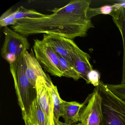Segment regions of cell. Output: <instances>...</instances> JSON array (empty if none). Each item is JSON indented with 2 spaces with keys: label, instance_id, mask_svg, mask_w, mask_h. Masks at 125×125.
<instances>
[{
  "label": "cell",
  "instance_id": "obj_21",
  "mask_svg": "<svg viewBox=\"0 0 125 125\" xmlns=\"http://www.w3.org/2000/svg\"><path fill=\"white\" fill-rule=\"evenodd\" d=\"M115 2L113 4L115 8V12L119 10L125 9V0H118Z\"/></svg>",
  "mask_w": 125,
  "mask_h": 125
},
{
  "label": "cell",
  "instance_id": "obj_8",
  "mask_svg": "<svg viewBox=\"0 0 125 125\" xmlns=\"http://www.w3.org/2000/svg\"><path fill=\"white\" fill-rule=\"evenodd\" d=\"M71 43L72 53L75 69L81 78L84 80L87 84H89L88 74L94 69L93 66L90 63V55L82 50L73 40L71 39Z\"/></svg>",
  "mask_w": 125,
  "mask_h": 125
},
{
  "label": "cell",
  "instance_id": "obj_16",
  "mask_svg": "<svg viewBox=\"0 0 125 125\" xmlns=\"http://www.w3.org/2000/svg\"><path fill=\"white\" fill-rule=\"evenodd\" d=\"M33 9H27L21 6L13 11V16L17 20L26 19L43 18L47 16Z\"/></svg>",
  "mask_w": 125,
  "mask_h": 125
},
{
  "label": "cell",
  "instance_id": "obj_7",
  "mask_svg": "<svg viewBox=\"0 0 125 125\" xmlns=\"http://www.w3.org/2000/svg\"><path fill=\"white\" fill-rule=\"evenodd\" d=\"M42 40L55 52L58 53L74 66L72 53L71 39L54 34H43Z\"/></svg>",
  "mask_w": 125,
  "mask_h": 125
},
{
  "label": "cell",
  "instance_id": "obj_10",
  "mask_svg": "<svg viewBox=\"0 0 125 125\" xmlns=\"http://www.w3.org/2000/svg\"><path fill=\"white\" fill-rule=\"evenodd\" d=\"M86 101L80 104L76 101L67 102L63 100L61 108V117L65 123L69 125L74 124L80 121V114L85 106Z\"/></svg>",
  "mask_w": 125,
  "mask_h": 125
},
{
  "label": "cell",
  "instance_id": "obj_2",
  "mask_svg": "<svg viewBox=\"0 0 125 125\" xmlns=\"http://www.w3.org/2000/svg\"><path fill=\"white\" fill-rule=\"evenodd\" d=\"M24 52L25 51L19 55L15 61L9 63L22 116L27 113L36 97L35 88L31 84L26 76L27 64Z\"/></svg>",
  "mask_w": 125,
  "mask_h": 125
},
{
  "label": "cell",
  "instance_id": "obj_6",
  "mask_svg": "<svg viewBox=\"0 0 125 125\" xmlns=\"http://www.w3.org/2000/svg\"><path fill=\"white\" fill-rule=\"evenodd\" d=\"M87 105L81 112L82 125H100L103 118L102 99L98 86L86 99Z\"/></svg>",
  "mask_w": 125,
  "mask_h": 125
},
{
  "label": "cell",
  "instance_id": "obj_13",
  "mask_svg": "<svg viewBox=\"0 0 125 125\" xmlns=\"http://www.w3.org/2000/svg\"><path fill=\"white\" fill-rule=\"evenodd\" d=\"M122 36L123 46V71L121 84H125V9L113 12L110 15Z\"/></svg>",
  "mask_w": 125,
  "mask_h": 125
},
{
  "label": "cell",
  "instance_id": "obj_14",
  "mask_svg": "<svg viewBox=\"0 0 125 125\" xmlns=\"http://www.w3.org/2000/svg\"><path fill=\"white\" fill-rule=\"evenodd\" d=\"M102 99L103 118L100 125H122L115 110L106 101Z\"/></svg>",
  "mask_w": 125,
  "mask_h": 125
},
{
  "label": "cell",
  "instance_id": "obj_9",
  "mask_svg": "<svg viewBox=\"0 0 125 125\" xmlns=\"http://www.w3.org/2000/svg\"><path fill=\"white\" fill-rule=\"evenodd\" d=\"M98 87L102 99L106 101L117 113L121 125H125V101L114 95L101 80Z\"/></svg>",
  "mask_w": 125,
  "mask_h": 125
},
{
  "label": "cell",
  "instance_id": "obj_17",
  "mask_svg": "<svg viewBox=\"0 0 125 125\" xmlns=\"http://www.w3.org/2000/svg\"><path fill=\"white\" fill-rule=\"evenodd\" d=\"M52 96L54 107V121H59L61 117V108L63 100L60 98L57 86L53 83L51 84Z\"/></svg>",
  "mask_w": 125,
  "mask_h": 125
},
{
  "label": "cell",
  "instance_id": "obj_20",
  "mask_svg": "<svg viewBox=\"0 0 125 125\" xmlns=\"http://www.w3.org/2000/svg\"><path fill=\"white\" fill-rule=\"evenodd\" d=\"M89 84L96 87L98 86L100 82V75L99 72L96 70H92L89 72L87 76Z\"/></svg>",
  "mask_w": 125,
  "mask_h": 125
},
{
  "label": "cell",
  "instance_id": "obj_3",
  "mask_svg": "<svg viewBox=\"0 0 125 125\" xmlns=\"http://www.w3.org/2000/svg\"><path fill=\"white\" fill-rule=\"evenodd\" d=\"M3 32L5 40L1 49V55L9 63L15 61L23 52L30 49V44L26 36L8 27L4 28Z\"/></svg>",
  "mask_w": 125,
  "mask_h": 125
},
{
  "label": "cell",
  "instance_id": "obj_1",
  "mask_svg": "<svg viewBox=\"0 0 125 125\" xmlns=\"http://www.w3.org/2000/svg\"><path fill=\"white\" fill-rule=\"evenodd\" d=\"M91 2L90 0H72L62 8L52 9V13L45 17L19 20L11 28L26 37L41 33L72 40L85 37L88 30L94 28L87 16Z\"/></svg>",
  "mask_w": 125,
  "mask_h": 125
},
{
  "label": "cell",
  "instance_id": "obj_18",
  "mask_svg": "<svg viewBox=\"0 0 125 125\" xmlns=\"http://www.w3.org/2000/svg\"><path fill=\"white\" fill-rule=\"evenodd\" d=\"M115 12V8L113 5H106L99 8H91L90 7L87 12V16L91 20L95 16L100 14L111 15Z\"/></svg>",
  "mask_w": 125,
  "mask_h": 125
},
{
  "label": "cell",
  "instance_id": "obj_19",
  "mask_svg": "<svg viewBox=\"0 0 125 125\" xmlns=\"http://www.w3.org/2000/svg\"><path fill=\"white\" fill-rule=\"evenodd\" d=\"M13 11L12 8H10L4 12L0 17V27H5L9 25L15 24L17 20L15 19L13 16Z\"/></svg>",
  "mask_w": 125,
  "mask_h": 125
},
{
  "label": "cell",
  "instance_id": "obj_4",
  "mask_svg": "<svg viewBox=\"0 0 125 125\" xmlns=\"http://www.w3.org/2000/svg\"><path fill=\"white\" fill-rule=\"evenodd\" d=\"M34 41V55L41 65L52 76L60 77L63 76L56 52L43 40L36 39Z\"/></svg>",
  "mask_w": 125,
  "mask_h": 125
},
{
  "label": "cell",
  "instance_id": "obj_12",
  "mask_svg": "<svg viewBox=\"0 0 125 125\" xmlns=\"http://www.w3.org/2000/svg\"><path fill=\"white\" fill-rule=\"evenodd\" d=\"M25 125H46L45 115L37 98L33 100L27 113L22 116Z\"/></svg>",
  "mask_w": 125,
  "mask_h": 125
},
{
  "label": "cell",
  "instance_id": "obj_15",
  "mask_svg": "<svg viewBox=\"0 0 125 125\" xmlns=\"http://www.w3.org/2000/svg\"><path fill=\"white\" fill-rule=\"evenodd\" d=\"M56 53L60 61L61 67L63 73V76L72 78L75 81H77L80 79L81 77L75 69L74 66L58 53Z\"/></svg>",
  "mask_w": 125,
  "mask_h": 125
},
{
  "label": "cell",
  "instance_id": "obj_11",
  "mask_svg": "<svg viewBox=\"0 0 125 125\" xmlns=\"http://www.w3.org/2000/svg\"><path fill=\"white\" fill-rule=\"evenodd\" d=\"M24 54L27 64L26 76L31 84L35 88L36 80L39 77L47 79L50 78L44 72L32 52L30 53L27 50H25Z\"/></svg>",
  "mask_w": 125,
  "mask_h": 125
},
{
  "label": "cell",
  "instance_id": "obj_5",
  "mask_svg": "<svg viewBox=\"0 0 125 125\" xmlns=\"http://www.w3.org/2000/svg\"><path fill=\"white\" fill-rule=\"evenodd\" d=\"M50 78L39 77L36 81V98L45 115L46 125H55L54 107L52 96Z\"/></svg>",
  "mask_w": 125,
  "mask_h": 125
},
{
  "label": "cell",
  "instance_id": "obj_22",
  "mask_svg": "<svg viewBox=\"0 0 125 125\" xmlns=\"http://www.w3.org/2000/svg\"><path fill=\"white\" fill-rule=\"evenodd\" d=\"M55 125H82L80 123L78 124H72V125H69L66 124L64 123L61 122L60 121L55 120Z\"/></svg>",
  "mask_w": 125,
  "mask_h": 125
}]
</instances>
